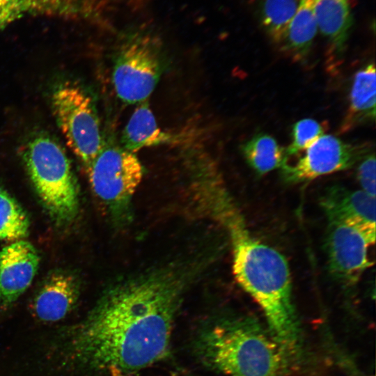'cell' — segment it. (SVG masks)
Masks as SVG:
<instances>
[{
  "instance_id": "1",
  "label": "cell",
  "mask_w": 376,
  "mask_h": 376,
  "mask_svg": "<svg viewBox=\"0 0 376 376\" xmlns=\"http://www.w3.org/2000/svg\"><path fill=\"white\" fill-rule=\"evenodd\" d=\"M218 253L205 245L114 281L82 320L56 333L49 359L91 376H133L164 359L185 296Z\"/></svg>"
},
{
  "instance_id": "2",
  "label": "cell",
  "mask_w": 376,
  "mask_h": 376,
  "mask_svg": "<svg viewBox=\"0 0 376 376\" xmlns=\"http://www.w3.org/2000/svg\"><path fill=\"white\" fill-rule=\"evenodd\" d=\"M214 223L226 233L230 244L237 282L260 307L272 336L296 354L299 326L285 257L253 237L236 203L223 208Z\"/></svg>"
},
{
  "instance_id": "3",
  "label": "cell",
  "mask_w": 376,
  "mask_h": 376,
  "mask_svg": "<svg viewBox=\"0 0 376 376\" xmlns=\"http://www.w3.org/2000/svg\"><path fill=\"white\" fill-rule=\"evenodd\" d=\"M203 362L225 376H281L295 354L249 318L219 319L196 341Z\"/></svg>"
},
{
  "instance_id": "4",
  "label": "cell",
  "mask_w": 376,
  "mask_h": 376,
  "mask_svg": "<svg viewBox=\"0 0 376 376\" xmlns=\"http://www.w3.org/2000/svg\"><path fill=\"white\" fill-rule=\"evenodd\" d=\"M22 158L36 194L52 221L69 226L79 209V191L68 157L47 134H40L24 146Z\"/></svg>"
},
{
  "instance_id": "5",
  "label": "cell",
  "mask_w": 376,
  "mask_h": 376,
  "mask_svg": "<svg viewBox=\"0 0 376 376\" xmlns=\"http://www.w3.org/2000/svg\"><path fill=\"white\" fill-rule=\"evenodd\" d=\"M164 49L157 34L134 28L123 33L115 49L112 83L125 104L148 100L164 70Z\"/></svg>"
},
{
  "instance_id": "6",
  "label": "cell",
  "mask_w": 376,
  "mask_h": 376,
  "mask_svg": "<svg viewBox=\"0 0 376 376\" xmlns=\"http://www.w3.org/2000/svg\"><path fill=\"white\" fill-rule=\"evenodd\" d=\"M86 171L93 194L111 223L120 228L128 225L134 196L143 176V168L136 155L120 145L104 142Z\"/></svg>"
},
{
  "instance_id": "7",
  "label": "cell",
  "mask_w": 376,
  "mask_h": 376,
  "mask_svg": "<svg viewBox=\"0 0 376 376\" xmlns=\"http://www.w3.org/2000/svg\"><path fill=\"white\" fill-rule=\"evenodd\" d=\"M52 104L68 146L86 169L104 142L93 98L81 86L64 81L54 88Z\"/></svg>"
},
{
  "instance_id": "8",
  "label": "cell",
  "mask_w": 376,
  "mask_h": 376,
  "mask_svg": "<svg viewBox=\"0 0 376 376\" xmlns=\"http://www.w3.org/2000/svg\"><path fill=\"white\" fill-rule=\"evenodd\" d=\"M328 222L325 248L329 270L343 285H354L373 264L368 248L375 242V233L345 222Z\"/></svg>"
},
{
  "instance_id": "9",
  "label": "cell",
  "mask_w": 376,
  "mask_h": 376,
  "mask_svg": "<svg viewBox=\"0 0 376 376\" xmlns=\"http://www.w3.org/2000/svg\"><path fill=\"white\" fill-rule=\"evenodd\" d=\"M366 143L350 144L326 134L319 137L295 163L281 167L285 180L291 183L308 182L318 177L343 171L357 164L370 152Z\"/></svg>"
},
{
  "instance_id": "10",
  "label": "cell",
  "mask_w": 376,
  "mask_h": 376,
  "mask_svg": "<svg viewBox=\"0 0 376 376\" xmlns=\"http://www.w3.org/2000/svg\"><path fill=\"white\" fill-rule=\"evenodd\" d=\"M35 246L24 240L15 241L0 252V307L7 309L31 283L39 266Z\"/></svg>"
},
{
  "instance_id": "11",
  "label": "cell",
  "mask_w": 376,
  "mask_h": 376,
  "mask_svg": "<svg viewBox=\"0 0 376 376\" xmlns=\"http://www.w3.org/2000/svg\"><path fill=\"white\" fill-rule=\"evenodd\" d=\"M80 295V281L69 270L50 272L31 301V312L38 321L50 323L65 318L75 307Z\"/></svg>"
},
{
  "instance_id": "12",
  "label": "cell",
  "mask_w": 376,
  "mask_h": 376,
  "mask_svg": "<svg viewBox=\"0 0 376 376\" xmlns=\"http://www.w3.org/2000/svg\"><path fill=\"white\" fill-rule=\"evenodd\" d=\"M328 221L345 222L375 233V198L363 191L333 185L320 197Z\"/></svg>"
},
{
  "instance_id": "13",
  "label": "cell",
  "mask_w": 376,
  "mask_h": 376,
  "mask_svg": "<svg viewBox=\"0 0 376 376\" xmlns=\"http://www.w3.org/2000/svg\"><path fill=\"white\" fill-rule=\"evenodd\" d=\"M318 28L328 42L329 67L336 68L346 49L352 26L349 0H314Z\"/></svg>"
},
{
  "instance_id": "14",
  "label": "cell",
  "mask_w": 376,
  "mask_h": 376,
  "mask_svg": "<svg viewBox=\"0 0 376 376\" xmlns=\"http://www.w3.org/2000/svg\"><path fill=\"white\" fill-rule=\"evenodd\" d=\"M181 134L166 132L158 126L148 100L139 103L126 125L120 139V146L136 153L145 148L162 145H177Z\"/></svg>"
},
{
  "instance_id": "15",
  "label": "cell",
  "mask_w": 376,
  "mask_h": 376,
  "mask_svg": "<svg viewBox=\"0 0 376 376\" xmlns=\"http://www.w3.org/2000/svg\"><path fill=\"white\" fill-rule=\"evenodd\" d=\"M375 65L369 63L354 75L350 93L349 106L340 128L343 133L356 126L374 121L376 114Z\"/></svg>"
},
{
  "instance_id": "16",
  "label": "cell",
  "mask_w": 376,
  "mask_h": 376,
  "mask_svg": "<svg viewBox=\"0 0 376 376\" xmlns=\"http://www.w3.org/2000/svg\"><path fill=\"white\" fill-rule=\"evenodd\" d=\"M314 0H301L300 6L278 43L281 51L295 61L308 57L318 31Z\"/></svg>"
},
{
  "instance_id": "17",
  "label": "cell",
  "mask_w": 376,
  "mask_h": 376,
  "mask_svg": "<svg viewBox=\"0 0 376 376\" xmlns=\"http://www.w3.org/2000/svg\"><path fill=\"white\" fill-rule=\"evenodd\" d=\"M248 164L258 174L264 175L281 168L287 162L285 150L276 140L266 134H258L242 146Z\"/></svg>"
},
{
  "instance_id": "18",
  "label": "cell",
  "mask_w": 376,
  "mask_h": 376,
  "mask_svg": "<svg viewBox=\"0 0 376 376\" xmlns=\"http://www.w3.org/2000/svg\"><path fill=\"white\" fill-rule=\"evenodd\" d=\"M301 0H261L259 18L270 38L279 43L298 10Z\"/></svg>"
},
{
  "instance_id": "19",
  "label": "cell",
  "mask_w": 376,
  "mask_h": 376,
  "mask_svg": "<svg viewBox=\"0 0 376 376\" xmlns=\"http://www.w3.org/2000/svg\"><path fill=\"white\" fill-rule=\"evenodd\" d=\"M30 221L19 203L6 191L0 189V239L23 240L29 234Z\"/></svg>"
},
{
  "instance_id": "20",
  "label": "cell",
  "mask_w": 376,
  "mask_h": 376,
  "mask_svg": "<svg viewBox=\"0 0 376 376\" xmlns=\"http://www.w3.org/2000/svg\"><path fill=\"white\" fill-rule=\"evenodd\" d=\"M325 128L324 124L312 118H304L296 122L292 129V141L285 150L286 159L307 149L323 135Z\"/></svg>"
},
{
  "instance_id": "21",
  "label": "cell",
  "mask_w": 376,
  "mask_h": 376,
  "mask_svg": "<svg viewBox=\"0 0 376 376\" xmlns=\"http://www.w3.org/2000/svg\"><path fill=\"white\" fill-rule=\"evenodd\" d=\"M357 177L361 190L375 198V155L369 152L359 162Z\"/></svg>"
}]
</instances>
